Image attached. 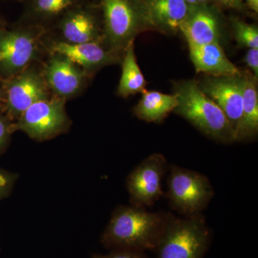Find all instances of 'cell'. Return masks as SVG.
Masks as SVG:
<instances>
[{"instance_id": "5", "label": "cell", "mask_w": 258, "mask_h": 258, "mask_svg": "<svg viewBox=\"0 0 258 258\" xmlns=\"http://www.w3.org/2000/svg\"><path fill=\"white\" fill-rule=\"evenodd\" d=\"M210 237V229L201 214L173 217L155 249L157 258H203Z\"/></svg>"}, {"instance_id": "19", "label": "cell", "mask_w": 258, "mask_h": 258, "mask_svg": "<svg viewBox=\"0 0 258 258\" xmlns=\"http://www.w3.org/2000/svg\"><path fill=\"white\" fill-rule=\"evenodd\" d=\"M142 94L138 104L134 107V113L144 121L160 123L177 106V99L174 95L147 90Z\"/></svg>"}, {"instance_id": "31", "label": "cell", "mask_w": 258, "mask_h": 258, "mask_svg": "<svg viewBox=\"0 0 258 258\" xmlns=\"http://www.w3.org/2000/svg\"><path fill=\"white\" fill-rule=\"evenodd\" d=\"M0 1H15L20 2V3H23V0H0Z\"/></svg>"}, {"instance_id": "24", "label": "cell", "mask_w": 258, "mask_h": 258, "mask_svg": "<svg viewBox=\"0 0 258 258\" xmlns=\"http://www.w3.org/2000/svg\"><path fill=\"white\" fill-rule=\"evenodd\" d=\"M15 179L16 178L13 174L0 169V200L9 195L13 189Z\"/></svg>"}, {"instance_id": "7", "label": "cell", "mask_w": 258, "mask_h": 258, "mask_svg": "<svg viewBox=\"0 0 258 258\" xmlns=\"http://www.w3.org/2000/svg\"><path fill=\"white\" fill-rule=\"evenodd\" d=\"M66 102L52 96L34 103L13 123V131H21L37 142H45L66 133L71 125Z\"/></svg>"}, {"instance_id": "9", "label": "cell", "mask_w": 258, "mask_h": 258, "mask_svg": "<svg viewBox=\"0 0 258 258\" xmlns=\"http://www.w3.org/2000/svg\"><path fill=\"white\" fill-rule=\"evenodd\" d=\"M45 35L66 43L103 42V23L98 2L90 0L69 10L47 30Z\"/></svg>"}, {"instance_id": "20", "label": "cell", "mask_w": 258, "mask_h": 258, "mask_svg": "<svg viewBox=\"0 0 258 258\" xmlns=\"http://www.w3.org/2000/svg\"><path fill=\"white\" fill-rule=\"evenodd\" d=\"M121 63V76L117 88L118 96L128 98L132 95L144 92L147 82L137 63L134 41L129 42L125 47L122 56Z\"/></svg>"}, {"instance_id": "16", "label": "cell", "mask_w": 258, "mask_h": 258, "mask_svg": "<svg viewBox=\"0 0 258 258\" xmlns=\"http://www.w3.org/2000/svg\"><path fill=\"white\" fill-rule=\"evenodd\" d=\"M90 0H23V13L15 23L49 30L69 10Z\"/></svg>"}, {"instance_id": "11", "label": "cell", "mask_w": 258, "mask_h": 258, "mask_svg": "<svg viewBox=\"0 0 258 258\" xmlns=\"http://www.w3.org/2000/svg\"><path fill=\"white\" fill-rule=\"evenodd\" d=\"M167 166L165 157L155 153L132 171L127 179V189L132 205L146 208L160 199L163 195L161 181Z\"/></svg>"}, {"instance_id": "6", "label": "cell", "mask_w": 258, "mask_h": 258, "mask_svg": "<svg viewBox=\"0 0 258 258\" xmlns=\"http://www.w3.org/2000/svg\"><path fill=\"white\" fill-rule=\"evenodd\" d=\"M169 169L166 195L171 208L184 216L201 214L215 194L208 176L175 165Z\"/></svg>"}, {"instance_id": "8", "label": "cell", "mask_w": 258, "mask_h": 258, "mask_svg": "<svg viewBox=\"0 0 258 258\" xmlns=\"http://www.w3.org/2000/svg\"><path fill=\"white\" fill-rule=\"evenodd\" d=\"M5 98L1 111L12 122L37 102L52 97L43 74L42 62H35L20 74L4 80Z\"/></svg>"}, {"instance_id": "23", "label": "cell", "mask_w": 258, "mask_h": 258, "mask_svg": "<svg viewBox=\"0 0 258 258\" xmlns=\"http://www.w3.org/2000/svg\"><path fill=\"white\" fill-rule=\"evenodd\" d=\"M92 258H147L143 251L113 249L107 254H93Z\"/></svg>"}, {"instance_id": "28", "label": "cell", "mask_w": 258, "mask_h": 258, "mask_svg": "<svg viewBox=\"0 0 258 258\" xmlns=\"http://www.w3.org/2000/svg\"><path fill=\"white\" fill-rule=\"evenodd\" d=\"M249 9L254 13H258V0H244Z\"/></svg>"}, {"instance_id": "26", "label": "cell", "mask_w": 258, "mask_h": 258, "mask_svg": "<svg viewBox=\"0 0 258 258\" xmlns=\"http://www.w3.org/2000/svg\"><path fill=\"white\" fill-rule=\"evenodd\" d=\"M217 4L231 9L242 10L244 5L242 0H214Z\"/></svg>"}, {"instance_id": "13", "label": "cell", "mask_w": 258, "mask_h": 258, "mask_svg": "<svg viewBox=\"0 0 258 258\" xmlns=\"http://www.w3.org/2000/svg\"><path fill=\"white\" fill-rule=\"evenodd\" d=\"M199 86L223 111L235 134L236 126L242 114L244 75L231 77L208 76Z\"/></svg>"}, {"instance_id": "27", "label": "cell", "mask_w": 258, "mask_h": 258, "mask_svg": "<svg viewBox=\"0 0 258 258\" xmlns=\"http://www.w3.org/2000/svg\"><path fill=\"white\" fill-rule=\"evenodd\" d=\"M212 0H185L189 6H201V5H210Z\"/></svg>"}, {"instance_id": "25", "label": "cell", "mask_w": 258, "mask_h": 258, "mask_svg": "<svg viewBox=\"0 0 258 258\" xmlns=\"http://www.w3.org/2000/svg\"><path fill=\"white\" fill-rule=\"evenodd\" d=\"M245 63L253 73V76H258V48H249L245 55Z\"/></svg>"}, {"instance_id": "12", "label": "cell", "mask_w": 258, "mask_h": 258, "mask_svg": "<svg viewBox=\"0 0 258 258\" xmlns=\"http://www.w3.org/2000/svg\"><path fill=\"white\" fill-rule=\"evenodd\" d=\"M47 52L62 54L79 64L93 79L100 69L121 62L122 56L113 52L102 42L71 44L51 40L45 35Z\"/></svg>"}, {"instance_id": "21", "label": "cell", "mask_w": 258, "mask_h": 258, "mask_svg": "<svg viewBox=\"0 0 258 258\" xmlns=\"http://www.w3.org/2000/svg\"><path fill=\"white\" fill-rule=\"evenodd\" d=\"M232 27L239 45L249 49L258 48V29L256 25L235 19L232 20Z\"/></svg>"}, {"instance_id": "17", "label": "cell", "mask_w": 258, "mask_h": 258, "mask_svg": "<svg viewBox=\"0 0 258 258\" xmlns=\"http://www.w3.org/2000/svg\"><path fill=\"white\" fill-rule=\"evenodd\" d=\"M189 47L190 57L197 73L215 77L242 75L240 69L229 60L219 42Z\"/></svg>"}, {"instance_id": "2", "label": "cell", "mask_w": 258, "mask_h": 258, "mask_svg": "<svg viewBox=\"0 0 258 258\" xmlns=\"http://www.w3.org/2000/svg\"><path fill=\"white\" fill-rule=\"evenodd\" d=\"M177 106L174 113L183 117L208 137L222 143L235 142V134L227 117L210 97L199 86L198 82L181 81L174 85Z\"/></svg>"}, {"instance_id": "18", "label": "cell", "mask_w": 258, "mask_h": 258, "mask_svg": "<svg viewBox=\"0 0 258 258\" xmlns=\"http://www.w3.org/2000/svg\"><path fill=\"white\" fill-rule=\"evenodd\" d=\"M244 75L242 114L235 130V142L254 138L258 132L257 78Z\"/></svg>"}, {"instance_id": "30", "label": "cell", "mask_w": 258, "mask_h": 258, "mask_svg": "<svg viewBox=\"0 0 258 258\" xmlns=\"http://www.w3.org/2000/svg\"><path fill=\"white\" fill-rule=\"evenodd\" d=\"M8 27V23H7L6 20L3 15L0 13V30H3Z\"/></svg>"}, {"instance_id": "10", "label": "cell", "mask_w": 258, "mask_h": 258, "mask_svg": "<svg viewBox=\"0 0 258 258\" xmlns=\"http://www.w3.org/2000/svg\"><path fill=\"white\" fill-rule=\"evenodd\" d=\"M42 70L51 95L66 101L81 96L92 79L79 64L56 52H47Z\"/></svg>"}, {"instance_id": "32", "label": "cell", "mask_w": 258, "mask_h": 258, "mask_svg": "<svg viewBox=\"0 0 258 258\" xmlns=\"http://www.w3.org/2000/svg\"><path fill=\"white\" fill-rule=\"evenodd\" d=\"M1 59H2V54L0 53V60H1Z\"/></svg>"}, {"instance_id": "15", "label": "cell", "mask_w": 258, "mask_h": 258, "mask_svg": "<svg viewBox=\"0 0 258 258\" xmlns=\"http://www.w3.org/2000/svg\"><path fill=\"white\" fill-rule=\"evenodd\" d=\"M148 28L174 33L187 16L185 0H139Z\"/></svg>"}, {"instance_id": "3", "label": "cell", "mask_w": 258, "mask_h": 258, "mask_svg": "<svg viewBox=\"0 0 258 258\" xmlns=\"http://www.w3.org/2000/svg\"><path fill=\"white\" fill-rule=\"evenodd\" d=\"M46 30L35 25L15 23L0 30V79L16 76L47 55L44 44Z\"/></svg>"}, {"instance_id": "29", "label": "cell", "mask_w": 258, "mask_h": 258, "mask_svg": "<svg viewBox=\"0 0 258 258\" xmlns=\"http://www.w3.org/2000/svg\"><path fill=\"white\" fill-rule=\"evenodd\" d=\"M5 98V86L4 80L0 79V109H1L2 105L4 101Z\"/></svg>"}, {"instance_id": "1", "label": "cell", "mask_w": 258, "mask_h": 258, "mask_svg": "<svg viewBox=\"0 0 258 258\" xmlns=\"http://www.w3.org/2000/svg\"><path fill=\"white\" fill-rule=\"evenodd\" d=\"M173 217L169 212H151L133 205L118 207L102 234L101 243L111 250H155Z\"/></svg>"}, {"instance_id": "4", "label": "cell", "mask_w": 258, "mask_h": 258, "mask_svg": "<svg viewBox=\"0 0 258 258\" xmlns=\"http://www.w3.org/2000/svg\"><path fill=\"white\" fill-rule=\"evenodd\" d=\"M103 23V42L123 55L129 42L148 28L139 0H98Z\"/></svg>"}, {"instance_id": "14", "label": "cell", "mask_w": 258, "mask_h": 258, "mask_svg": "<svg viewBox=\"0 0 258 258\" xmlns=\"http://www.w3.org/2000/svg\"><path fill=\"white\" fill-rule=\"evenodd\" d=\"M221 20L210 5L189 6V13L179 28L189 46L219 42Z\"/></svg>"}, {"instance_id": "22", "label": "cell", "mask_w": 258, "mask_h": 258, "mask_svg": "<svg viewBox=\"0 0 258 258\" xmlns=\"http://www.w3.org/2000/svg\"><path fill=\"white\" fill-rule=\"evenodd\" d=\"M13 131V122L0 110V154L8 148Z\"/></svg>"}]
</instances>
